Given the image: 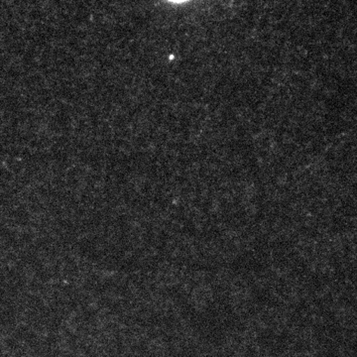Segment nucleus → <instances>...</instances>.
<instances>
[{
	"mask_svg": "<svg viewBox=\"0 0 357 357\" xmlns=\"http://www.w3.org/2000/svg\"><path fill=\"white\" fill-rule=\"evenodd\" d=\"M172 1L180 2V1H185V0H172Z\"/></svg>",
	"mask_w": 357,
	"mask_h": 357,
	"instance_id": "1",
	"label": "nucleus"
}]
</instances>
